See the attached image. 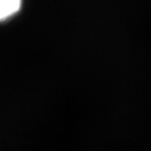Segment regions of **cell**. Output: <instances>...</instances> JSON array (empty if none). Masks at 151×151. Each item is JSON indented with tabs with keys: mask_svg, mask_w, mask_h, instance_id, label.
Returning <instances> with one entry per match:
<instances>
[{
	"mask_svg": "<svg viewBox=\"0 0 151 151\" xmlns=\"http://www.w3.org/2000/svg\"><path fill=\"white\" fill-rule=\"evenodd\" d=\"M20 3L22 0H0V20L14 14L19 9Z\"/></svg>",
	"mask_w": 151,
	"mask_h": 151,
	"instance_id": "6da1fadb",
	"label": "cell"
}]
</instances>
